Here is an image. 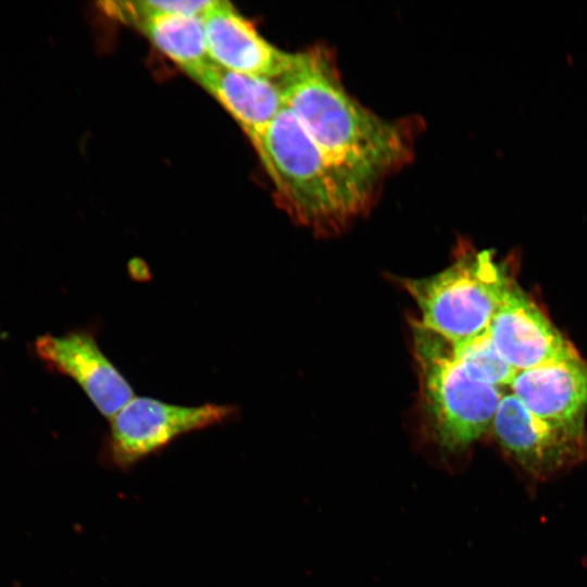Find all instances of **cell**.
<instances>
[{
    "instance_id": "8fae6325",
    "label": "cell",
    "mask_w": 587,
    "mask_h": 587,
    "mask_svg": "<svg viewBox=\"0 0 587 587\" xmlns=\"http://www.w3.org/2000/svg\"><path fill=\"white\" fill-rule=\"evenodd\" d=\"M192 79L234 117L258 152L268 126L285 107L279 83L228 71L214 63Z\"/></svg>"
},
{
    "instance_id": "7a4b0ae2",
    "label": "cell",
    "mask_w": 587,
    "mask_h": 587,
    "mask_svg": "<svg viewBox=\"0 0 587 587\" xmlns=\"http://www.w3.org/2000/svg\"><path fill=\"white\" fill-rule=\"evenodd\" d=\"M283 208L316 232H335L369 203L373 187L328 158L285 105L257 152Z\"/></svg>"
},
{
    "instance_id": "4fadbf2b",
    "label": "cell",
    "mask_w": 587,
    "mask_h": 587,
    "mask_svg": "<svg viewBox=\"0 0 587 587\" xmlns=\"http://www.w3.org/2000/svg\"><path fill=\"white\" fill-rule=\"evenodd\" d=\"M452 348L473 376L496 387L510 386L517 372L500 355L487 332Z\"/></svg>"
},
{
    "instance_id": "ba28073f",
    "label": "cell",
    "mask_w": 587,
    "mask_h": 587,
    "mask_svg": "<svg viewBox=\"0 0 587 587\" xmlns=\"http://www.w3.org/2000/svg\"><path fill=\"white\" fill-rule=\"evenodd\" d=\"M487 333L500 355L517 372L578 357L571 342L517 285Z\"/></svg>"
},
{
    "instance_id": "3957f363",
    "label": "cell",
    "mask_w": 587,
    "mask_h": 587,
    "mask_svg": "<svg viewBox=\"0 0 587 587\" xmlns=\"http://www.w3.org/2000/svg\"><path fill=\"white\" fill-rule=\"evenodd\" d=\"M400 283L420 312L415 321L451 346L487 332L516 285L494 252L467 248L442 271Z\"/></svg>"
},
{
    "instance_id": "7c38bea8",
    "label": "cell",
    "mask_w": 587,
    "mask_h": 587,
    "mask_svg": "<svg viewBox=\"0 0 587 587\" xmlns=\"http://www.w3.org/2000/svg\"><path fill=\"white\" fill-rule=\"evenodd\" d=\"M203 16L154 13L140 17L136 26L161 52L190 78L213 63L209 57Z\"/></svg>"
},
{
    "instance_id": "30bf717a",
    "label": "cell",
    "mask_w": 587,
    "mask_h": 587,
    "mask_svg": "<svg viewBox=\"0 0 587 587\" xmlns=\"http://www.w3.org/2000/svg\"><path fill=\"white\" fill-rule=\"evenodd\" d=\"M202 18L209 57L217 66L274 80L290 68L294 53L268 42L228 1L215 0Z\"/></svg>"
},
{
    "instance_id": "5b68a950",
    "label": "cell",
    "mask_w": 587,
    "mask_h": 587,
    "mask_svg": "<svg viewBox=\"0 0 587 587\" xmlns=\"http://www.w3.org/2000/svg\"><path fill=\"white\" fill-rule=\"evenodd\" d=\"M238 409L234 404L182 405L134 397L110 420V458L118 466H130L185 434L235 419Z\"/></svg>"
},
{
    "instance_id": "277c9868",
    "label": "cell",
    "mask_w": 587,
    "mask_h": 587,
    "mask_svg": "<svg viewBox=\"0 0 587 587\" xmlns=\"http://www.w3.org/2000/svg\"><path fill=\"white\" fill-rule=\"evenodd\" d=\"M412 337L423 413L442 447L464 449L492 426L500 388L473 376L448 341L415 320Z\"/></svg>"
},
{
    "instance_id": "9c48e42d",
    "label": "cell",
    "mask_w": 587,
    "mask_h": 587,
    "mask_svg": "<svg viewBox=\"0 0 587 587\" xmlns=\"http://www.w3.org/2000/svg\"><path fill=\"white\" fill-rule=\"evenodd\" d=\"M512 394L538 419L586 434L587 363L579 355L516 372Z\"/></svg>"
},
{
    "instance_id": "5bb4252c",
    "label": "cell",
    "mask_w": 587,
    "mask_h": 587,
    "mask_svg": "<svg viewBox=\"0 0 587 587\" xmlns=\"http://www.w3.org/2000/svg\"><path fill=\"white\" fill-rule=\"evenodd\" d=\"M215 0H139L104 2L110 16L134 24L142 16L154 13H174L203 16Z\"/></svg>"
},
{
    "instance_id": "8992f818",
    "label": "cell",
    "mask_w": 587,
    "mask_h": 587,
    "mask_svg": "<svg viewBox=\"0 0 587 587\" xmlns=\"http://www.w3.org/2000/svg\"><path fill=\"white\" fill-rule=\"evenodd\" d=\"M492 428L502 448L535 478L545 479L587 458V434L538 419L513 394L502 396Z\"/></svg>"
},
{
    "instance_id": "52a82bcc",
    "label": "cell",
    "mask_w": 587,
    "mask_h": 587,
    "mask_svg": "<svg viewBox=\"0 0 587 587\" xmlns=\"http://www.w3.org/2000/svg\"><path fill=\"white\" fill-rule=\"evenodd\" d=\"M35 350L50 370L72 378L105 419L111 420L134 398L129 382L103 353L91 330L42 335Z\"/></svg>"
},
{
    "instance_id": "6da1fadb",
    "label": "cell",
    "mask_w": 587,
    "mask_h": 587,
    "mask_svg": "<svg viewBox=\"0 0 587 587\" xmlns=\"http://www.w3.org/2000/svg\"><path fill=\"white\" fill-rule=\"evenodd\" d=\"M277 82L285 105L334 162L374 187L409 157L404 130L355 101L321 48L294 53Z\"/></svg>"
}]
</instances>
